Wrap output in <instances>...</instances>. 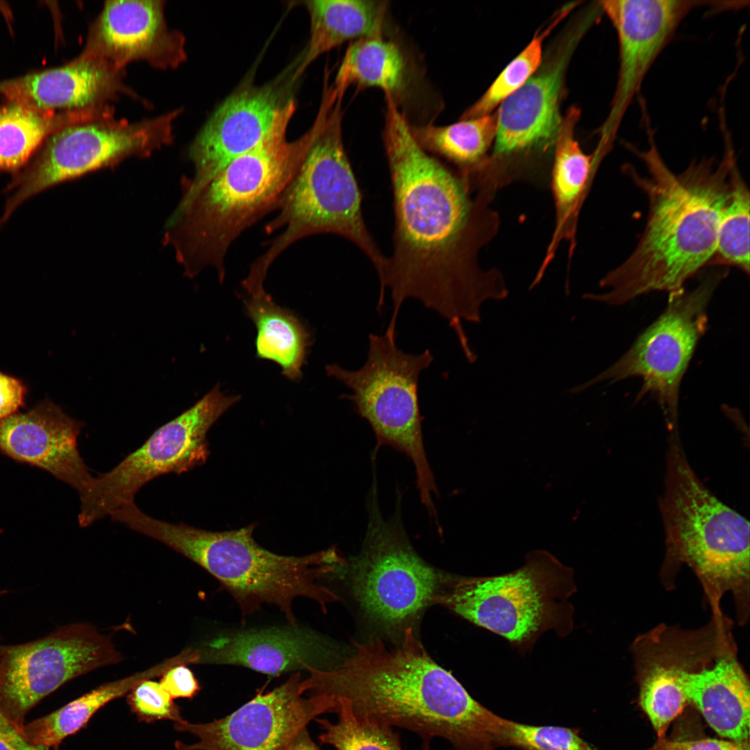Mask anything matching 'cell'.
<instances>
[{
  "mask_svg": "<svg viewBox=\"0 0 750 750\" xmlns=\"http://www.w3.org/2000/svg\"><path fill=\"white\" fill-rule=\"evenodd\" d=\"M127 703L141 722L184 719L169 694L160 683L150 679L143 680L128 693Z\"/></svg>",
  "mask_w": 750,
  "mask_h": 750,
  "instance_id": "d590c367",
  "label": "cell"
},
{
  "mask_svg": "<svg viewBox=\"0 0 750 750\" xmlns=\"http://www.w3.org/2000/svg\"><path fill=\"white\" fill-rule=\"evenodd\" d=\"M660 511L666 535L665 572L681 563L699 578L712 612L733 594L738 620L749 607V523L699 481L687 460L678 435L669 438Z\"/></svg>",
  "mask_w": 750,
  "mask_h": 750,
  "instance_id": "52a82bcc",
  "label": "cell"
},
{
  "mask_svg": "<svg viewBox=\"0 0 750 750\" xmlns=\"http://www.w3.org/2000/svg\"><path fill=\"white\" fill-rule=\"evenodd\" d=\"M0 750H17L0 733Z\"/></svg>",
  "mask_w": 750,
  "mask_h": 750,
  "instance_id": "60d3db41",
  "label": "cell"
},
{
  "mask_svg": "<svg viewBox=\"0 0 750 750\" xmlns=\"http://www.w3.org/2000/svg\"><path fill=\"white\" fill-rule=\"evenodd\" d=\"M325 86L299 167L278 201V215L265 226L268 234L283 230L250 265L242 281L247 291L264 288L270 267L293 243L319 233L352 242L369 258L378 276L385 266L387 258L365 225L362 193L343 143L344 97Z\"/></svg>",
  "mask_w": 750,
  "mask_h": 750,
  "instance_id": "5b68a950",
  "label": "cell"
},
{
  "mask_svg": "<svg viewBox=\"0 0 750 750\" xmlns=\"http://www.w3.org/2000/svg\"><path fill=\"white\" fill-rule=\"evenodd\" d=\"M726 271L706 276L694 289L669 295L662 313L614 364L594 378L570 390L581 392L603 381L639 377L638 397L649 394L659 403L671 435L678 433L680 385L700 338L708 328L707 309Z\"/></svg>",
  "mask_w": 750,
  "mask_h": 750,
  "instance_id": "8fae6325",
  "label": "cell"
},
{
  "mask_svg": "<svg viewBox=\"0 0 750 750\" xmlns=\"http://www.w3.org/2000/svg\"><path fill=\"white\" fill-rule=\"evenodd\" d=\"M383 141L394 214L393 252L378 276L377 311L387 288L393 303L385 334L397 338L399 310L412 298L445 319L465 349L462 321L479 323L481 304L508 294L499 274L476 266L478 217L469 182L419 145L392 102L386 103Z\"/></svg>",
  "mask_w": 750,
  "mask_h": 750,
  "instance_id": "6da1fadb",
  "label": "cell"
},
{
  "mask_svg": "<svg viewBox=\"0 0 750 750\" xmlns=\"http://www.w3.org/2000/svg\"><path fill=\"white\" fill-rule=\"evenodd\" d=\"M708 1L610 0L600 2L616 30L619 70L611 113L606 126L609 139L653 62L678 24L692 9Z\"/></svg>",
  "mask_w": 750,
  "mask_h": 750,
  "instance_id": "ac0fdd59",
  "label": "cell"
},
{
  "mask_svg": "<svg viewBox=\"0 0 750 750\" xmlns=\"http://www.w3.org/2000/svg\"><path fill=\"white\" fill-rule=\"evenodd\" d=\"M24 392L21 382L0 372V420L10 417L22 406Z\"/></svg>",
  "mask_w": 750,
  "mask_h": 750,
  "instance_id": "f35d334b",
  "label": "cell"
},
{
  "mask_svg": "<svg viewBox=\"0 0 750 750\" xmlns=\"http://www.w3.org/2000/svg\"><path fill=\"white\" fill-rule=\"evenodd\" d=\"M122 659L111 639L87 623L31 642L0 645V712L19 729L29 710L62 685Z\"/></svg>",
  "mask_w": 750,
  "mask_h": 750,
  "instance_id": "5bb4252c",
  "label": "cell"
},
{
  "mask_svg": "<svg viewBox=\"0 0 750 750\" xmlns=\"http://www.w3.org/2000/svg\"><path fill=\"white\" fill-rule=\"evenodd\" d=\"M408 81V64L403 51L383 33L351 42L339 66L333 87L344 94L352 85L376 88L398 103Z\"/></svg>",
  "mask_w": 750,
  "mask_h": 750,
  "instance_id": "4316f807",
  "label": "cell"
},
{
  "mask_svg": "<svg viewBox=\"0 0 750 750\" xmlns=\"http://www.w3.org/2000/svg\"><path fill=\"white\" fill-rule=\"evenodd\" d=\"M338 719L332 723L315 718L323 732L319 735L322 744L337 750H403L399 735L392 727L358 717L344 699L334 700Z\"/></svg>",
  "mask_w": 750,
  "mask_h": 750,
  "instance_id": "d6a6232c",
  "label": "cell"
},
{
  "mask_svg": "<svg viewBox=\"0 0 750 750\" xmlns=\"http://www.w3.org/2000/svg\"><path fill=\"white\" fill-rule=\"evenodd\" d=\"M396 512L385 519L374 478L367 499L368 524L360 554L353 562L352 588L367 616L388 629L405 626L431 603L442 575L419 557Z\"/></svg>",
  "mask_w": 750,
  "mask_h": 750,
  "instance_id": "7c38bea8",
  "label": "cell"
},
{
  "mask_svg": "<svg viewBox=\"0 0 750 750\" xmlns=\"http://www.w3.org/2000/svg\"><path fill=\"white\" fill-rule=\"evenodd\" d=\"M124 74V69L104 60L78 56L60 67L1 81L0 94L45 110L103 106L128 93Z\"/></svg>",
  "mask_w": 750,
  "mask_h": 750,
  "instance_id": "603a6c76",
  "label": "cell"
},
{
  "mask_svg": "<svg viewBox=\"0 0 750 750\" xmlns=\"http://www.w3.org/2000/svg\"><path fill=\"white\" fill-rule=\"evenodd\" d=\"M583 32L567 36L539 70L506 99L496 113L495 153L545 151L555 144L562 117L559 106L565 73Z\"/></svg>",
  "mask_w": 750,
  "mask_h": 750,
  "instance_id": "ffe728a7",
  "label": "cell"
},
{
  "mask_svg": "<svg viewBox=\"0 0 750 750\" xmlns=\"http://www.w3.org/2000/svg\"><path fill=\"white\" fill-rule=\"evenodd\" d=\"M634 152L646 166L642 176L624 167L647 195L649 211L637 246L619 266L601 281L609 289L583 298L619 306L651 292H683L685 283L712 258L722 210L728 197L730 174L736 163L731 144L721 161L693 160L682 172L670 170L652 137L644 151Z\"/></svg>",
  "mask_w": 750,
  "mask_h": 750,
  "instance_id": "3957f363",
  "label": "cell"
},
{
  "mask_svg": "<svg viewBox=\"0 0 750 750\" xmlns=\"http://www.w3.org/2000/svg\"><path fill=\"white\" fill-rule=\"evenodd\" d=\"M121 522L206 570L233 597L244 618L267 603L277 606L289 624L294 626L292 603L296 598L314 600L324 611L328 603L338 599L317 581L344 562L333 547L300 557L281 556L255 542L254 524L238 530L208 531L155 519L136 505L124 511Z\"/></svg>",
  "mask_w": 750,
  "mask_h": 750,
  "instance_id": "8992f818",
  "label": "cell"
},
{
  "mask_svg": "<svg viewBox=\"0 0 750 750\" xmlns=\"http://www.w3.org/2000/svg\"><path fill=\"white\" fill-rule=\"evenodd\" d=\"M246 312L257 328L256 356L274 361L282 374L291 381L302 376L307 349L311 344L310 333L300 319L276 305L265 291L244 299Z\"/></svg>",
  "mask_w": 750,
  "mask_h": 750,
  "instance_id": "83f0119b",
  "label": "cell"
},
{
  "mask_svg": "<svg viewBox=\"0 0 750 750\" xmlns=\"http://www.w3.org/2000/svg\"><path fill=\"white\" fill-rule=\"evenodd\" d=\"M177 109L137 122L114 117L70 125L49 135L28 164L12 176L2 218L25 201L66 181L130 157H145L172 142Z\"/></svg>",
  "mask_w": 750,
  "mask_h": 750,
  "instance_id": "30bf717a",
  "label": "cell"
},
{
  "mask_svg": "<svg viewBox=\"0 0 750 750\" xmlns=\"http://www.w3.org/2000/svg\"><path fill=\"white\" fill-rule=\"evenodd\" d=\"M353 651L329 669L308 668L301 693L347 700L359 717L447 740L454 750H494L503 718L474 699L430 656L413 628L397 643L376 638L354 642Z\"/></svg>",
  "mask_w": 750,
  "mask_h": 750,
  "instance_id": "7a4b0ae2",
  "label": "cell"
},
{
  "mask_svg": "<svg viewBox=\"0 0 750 750\" xmlns=\"http://www.w3.org/2000/svg\"><path fill=\"white\" fill-rule=\"evenodd\" d=\"M106 106L45 110L8 101L0 107V172L22 169L44 140L66 126L109 117Z\"/></svg>",
  "mask_w": 750,
  "mask_h": 750,
  "instance_id": "d4e9b609",
  "label": "cell"
},
{
  "mask_svg": "<svg viewBox=\"0 0 750 750\" xmlns=\"http://www.w3.org/2000/svg\"><path fill=\"white\" fill-rule=\"evenodd\" d=\"M499 746L522 750H594L573 729L533 726L503 719Z\"/></svg>",
  "mask_w": 750,
  "mask_h": 750,
  "instance_id": "e575fe53",
  "label": "cell"
},
{
  "mask_svg": "<svg viewBox=\"0 0 750 750\" xmlns=\"http://www.w3.org/2000/svg\"><path fill=\"white\" fill-rule=\"evenodd\" d=\"M181 663L182 658L178 655L144 672L103 684L55 712L24 724L18 731L31 744L44 749L56 748L65 738L84 728L108 702L128 694L143 680L161 676L169 668Z\"/></svg>",
  "mask_w": 750,
  "mask_h": 750,
  "instance_id": "f1b7e54d",
  "label": "cell"
},
{
  "mask_svg": "<svg viewBox=\"0 0 750 750\" xmlns=\"http://www.w3.org/2000/svg\"><path fill=\"white\" fill-rule=\"evenodd\" d=\"M573 6L572 4L565 7L544 31L535 35L530 43L506 67L485 93L464 112L460 119L489 115L533 76L540 67L544 39Z\"/></svg>",
  "mask_w": 750,
  "mask_h": 750,
  "instance_id": "836d02e7",
  "label": "cell"
},
{
  "mask_svg": "<svg viewBox=\"0 0 750 750\" xmlns=\"http://www.w3.org/2000/svg\"><path fill=\"white\" fill-rule=\"evenodd\" d=\"M648 750H749V741L737 742L706 738L694 740H659Z\"/></svg>",
  "mask_w": 750,
  "mask_h": 750,
  "instance_id": "74e56055",
  "label": "cell"
},
{
  "mask_svg": "<svg viewBox=\"0 0 750 750\" xmlns=\"http://www.w3.org/2000/svg\"><path fill=\"white\" fill-rule=\"evenodd\" d=\"M579 111L572 108L562 119L555 143L553 188L560 222L567 219L576 207L592 168V156L585 154L574 138Z\"/></svg>",
  "mask_w": 750,
  "mask_h": 750,
  "instance_id": "4dcf8cb0",
  "label": "cell"
},
{
  "mask_svg": "<svg viewBox=\"0 0 750 750\" xmlns=\"http://www.w3.org/2000/svg\"><path fill=\"white\" fill-rule=\"evenodd\" d=\"M410 129L423 149L456 165L467 180L495 139L497 119L489 114L447 126L410 125Z\"/></svg>",
  "mask_w": 750,
  "mask_h": 750,
  "instance_id": "f546056e",
  "label": "cell"
},
{
  "mask_svg": "<svg viewBox=\"0 0 750 750\" xmlns=\"http://www.w3.org/2000/svg\"><path fill=\"white\" fill-rule=\"evenodd\" d=\"M160 683L172 699H192L201 690L194 673L185 664L167 669L161 675Z\"/></svg>",
  "mask_w": 750,
  "mask_h": 750,
  "instance_id": "8d00e7d4",
  "label": "cell"
},
{
  "mask_svg": "<svg viewBox=\"0 0 750 750\" xmlns=\"http://www.w3.org/2000/svg\"><path fill=\"white\" fill-rule=\"evenodd\" d=\"M728 197L721 215L715 254L708 265L735 267L749 272V190L736 163L730 174Z\"/></svg>",
  "mask_w": 750,
  "mask_h": 750,
  "instance_id": "1f68e13d",
  "label": "cell"
},
{
  "mask_svg": "<svg viewBox=\"0 0 750 750\" xmlns=\"http://www.w3.org/2000/svg\"><path fill=\"white\" fill-rule=\"evenodd\" d=\"M163 1H107L89 28L80 56L104 60L119 69L143 60L160 69L186 59L183 35L167 27Z\"/></svg>",
  "mask_w": 750,
  "mask_h": 750,
  "instance_id": "d6986e66",
  "label": "cell"
},
{
  "mask_svg": "<svg viewBox=\"0 0 750 750\" xmlns=\"http://www.w3.org/2000/svg\"><path fill=\"white\" fill-rule=\"evenodd\" d=\"M300 673L283 684L260 693L231 714L207 723L183 719L174 728L194 735L193 744L175 742V750H285L295 735L312 719L335 712L330 697L300 692Z\"/></svg>",
  "mask_w": 750,
  "mask_h": 750,
  "instance_id": "2e32d148",
  "label": "cell"
},
{
  "mask_svg": "<svg viewBox=\"0 0 750 750\" xmlns=\"http://www.w3.org/2000/svg\"><path fill=\"white\" fill-rule=\"evenodd\" d=\"M368 339L367 358L361 368L353 371L332 364L326 367V374L351 390L341 398L350 401L369 424L377 447L390 446L412 462L420 500L435 517L433 495L438 493L425 452L418 399L419 374L433 356L428 349L405 353L385 335L371 333Z\"/></svg>",
  "mask_w": 750,
  "mask_h": 750,
  "instance_id": "9c48e42d",
  "label": "cell"
},
{
  "mask_svg": "<svg viewBox=\"0 0 750 750\" xmlns=\"http://www.w3.org/2000/svg\"><path fill=\"white\" fill-rule=\"evenodd\" d=\"M219 386L216 385L190 408L159 427L111 470L94 476L80 497L79 525L90 526L134 502L141 488L161 475L180 474L205 463L210 454L208 430L240 399L238 395L224 394Z\"/></svg>",
  "mask_w": 750,
  "mask_h": 750,
  "instance_id": "4fadbf2b",
  "label": "cell"
},
{
  "mask_svg": "<svg viewBox=\"0 0 750 750\" xmlns=\"http://www.w3.org/2000/svg\"><path fill=\"white\" fill-rule=\"evenodd\" d=\"M194 651L197 663L241 666L272 676L339 664L327 640L297 625L227 632Z\"/></svg>",
  "mask_w": 750,
  "mask_h": 750,
  "instance_id": "44dd1931",
  "label": "cell"
},
{
  "mask_svg": "<svg viewBox=\"0 0 750 750\" xmlns=\"http://www.w3.org/2000/svg\"><path fill=\"white\" fill-rule=\"evenodd\" d=\"M304 3L310 17V40L294 80L319 56L344 42L383 33L386 1L312 0Z\"/></svg>",
  "mask_w": 750,
  "mask_h": 750,
  "instance_id": "484cf974",
  "label": "cell"
},
{
  "mask_svg": "<svg viewBox=\"0 0 750 750\" xmlns=\"http://www.w3.org/2000/svg\"><path fill=\"white\" fill-rule=\"evenodd\" d=\"M574 572L538 551L520 568L481 577L442 576L432 603L497 634L522 651L548 631L565 637L573 628Z\"/></svg>",
  "mask_w": 750,
  "mask_h": 750,
  "instance_id": "ba28073f",
  "label": "cell"
},
{
  "mask_svg": "<svg viewBox=\"0 0 750 750\" xmlns=\"http://www.w3.org/2000/svg\"><path fill=\"white\" fill-rule=\"evenodd\" d=\"M683 689L688 701L721 737L749 741V682L737 659L736 648L720 655L711 666L686 673Z\"/></svg>",
  "mask_w": 750,
  "mask_h": 750,
  "instance_id": "cb8c5ba5",
  "label": "cell"
},
{
  "mask_svg": "<svg viewBox=\"0 0 750 750\" xmlns=\"http://www.w3.org/2000/svg\"><path fill=\"white\" fill-rule=\"evenodd\" d=\"M710 621L695 630L660 624L634 640L631 651L639 685V701L659 738L689 703L685 674L709 666L735 648L731 622L712 613Z\"/></svg>",
  "mask_w": 750,
  "mask_h": 750,
  "instance_id": "9a60e30c",
  "label": "cell"
},
{
  "mask_svg": "<svg viewBox=\"0 0 750 750\" xmlns=\"http://www.w3.org/2000/svg\"><path fill=\"white\" fill-rule=\"evenodd\" d=\"M83 426L55 407L11 415L0 424V448L52 474L81 497L94 478L78 449Z\"/></svg>",
  "mask_w": 750,
  "mask_h": 750,
  "instance_id": "7402d4cb",
  "label": "cell"
},
{
  "mask_svg": "<svg viewBox=\"0 0 750 750\" xmlns=\"http://www.w3.org/2000/svg\"><path fill=\"white\" fill-rule=\"evenodd\" d=\"M5 592H6V591H3H3H0V595H1V594H4Z\"/></svg>",
  "mask_w": 750,
  "mask_h": 750,
  "instance_id": "b9f144b4",
  "label": "cell"
},
{
  "mask_svg": "<svg viewBox=\"0 0 750 750\" xmlns=\"http://www.w3.org/2000/svg\"><path fill=\"white\" fill-rule=\"evenodd\" d=\"M283 83L248 85L230 94L192 141V176L183 181L181 199L192 196L230 162L258 146L292 99Z\"/></svg>",
  "mask_w": 750,
  "mask_h": 750,
  "instance_id": "e0dca14e",
  "label": "cell"
},
{
  "mask_svg": "<svg viewBox=\"0 0 750 750\" xmlns=\"http://www.w3.org/2000/svg\"><path fill=\"white\" fill-rule=\"evenodd\" d=\"M285 750H321L310 738L306 726L301 729Z\"/></svg>",
  "mask_w": 750,
  "mask_h": 750,
  "instance_id": "ab89813d",
  "label": "cell"
},
{
  "mask_svg": "<svg viewBox=\"0 0 750 750\" xmlns=\"http://www.w3.org/2000/svg\"><path fill=\"white\" fill-rule=\"evenodd\" d=\"M295 109L292 100L258 146L230 162L192 196L181 199L167 222L164 240L188 277L210 267L223 283L231 244L276 210L308 142L307 132L294 141L287 140Z\"/></svg>",
  "mask_w": 750,
  "mask_h": 750,
  "instance_id": "277c9868",
  "label": "cell"
}]
</instances>
